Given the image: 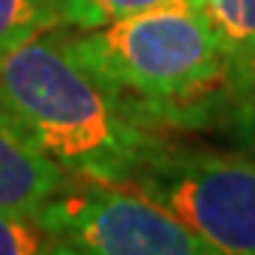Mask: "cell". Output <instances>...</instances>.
<instances>
[{
  "label": "cell",
  "mask_w": 255,
  "mask_h": 255,
  "mask_svg": "<svg viewBox=\"0 0 255 255\" xmlns=\"http://www.w3.org/2000/svg\"><path fill=\"white\" fill-rule=\"evenodd\" d=\"M196 9L227 57L241 114L255 119V0H196Z\"/></svg>",
  "instance_id": "8992f818"
},
{
  "label": "cell",
  "mask_w": 255,
  "mask_h": 255,
  "mask_svg": "<svg viewBox=\"0 0 255 255\" xmlns=\"http://www.w3.org/2000/svg\"><path fill=\"white\" fill-rule=\"evenodd\" d=\"M68 51L150 130L241 117L233 71L196 6H164L111 26L68 34Z\"/></svg>",
  "instance_id": "7a4b0ae2"
},
{
  "label": "cell",
  "mask_w": 255,
  "mask_h": 255,
  "mask_svg": "<svg viewBox=\"0 0 255 255\" xmlns=\"http://www.w3.org/2000/svg\"><path fill=\"white\" fill-rule=\"evenodd\" d=\"M57 26L46 0H0V57Z\"/></svg>",
  "instance_id": "ba28073f"
},
{
  "label": "cell",
  "mask_w": 255,
  "mask_h": 255,
  "mask_svg": "<svg viewBox=\"0 0 255 255\" xmlns=\"http://www.w3.org/2000/svg\"><path fill=\"white\" fill-rule=\"evenodd\" d=\"M0 114L74 182L128 187L162 150L48 28L0 57Z\"/></svg>",
  "instance_id": "6da1fadb"
},
{
  "label": "cell",
  "mask_w": 255,
  "mask_h": 255,
  "mask_svg": "<svg viewBox=\"0 0 255 255\" xmlns=\"http://www.w3.org/2000/svg\"><path fill=\"white\" fill-rule=\"evenodd\" d=\"M164 6H196V0H57V17L60 26L91 31Z\"/></svg>",
  "instance_id": "52a82bcc"
},
{
  "label": "cell",
  "mask_w": 255,
  "mask_h": 255,
  "mask_svg": "<svg viewBox=\"0 0 255 255\" xmlns=\"http://www.w3.org/2000/svg\"><path fill=\"white\" fill-rule=\"evenodd\" d=\"M40 219L57 241L85 255H219L170 210L117 184L74 182Z\"/></svg>",
  "instance_id": "277c9868"
},
{
  "label": "cell",
  "mask_w": 255,
  "mask_h": 255,
  "mask_svg": "<svg viewBox=\"0 0 255 255\" xmlns=\"http://www.w3.org/2000/svg\"><path fill=\"white\" fill-rule=\"evenodd\" d=\"M57 238L31 210H0V255H46Z\"/></svg>",
  "instance_id": "9c48e42d"
},
{
  "label": "cell",
  "mask_w": 255,
  "mask_h": 255,
  "mask_svg": "<svg viewBox=\"0 0 255 255\" xmlns=\"http://www.w3.org/2000/svg\"><path fill=\"white\" fill-rule=\"evenodd\" d=\"M46 255H85V253H80L77 247L65 244V241H54V244L46 250Z\"/></svg>",
  "instance_id": "30bf717a"
},
{
  "label": "cell",
  "mask_w": 255,
  "mask_h": 255,
  "mask_svg": "<svg viewBox=\"0 0 255 255\" xmlns=\"http://www.w3.org/2000/svg\"><path fill=\"white\" fill-rule=\"evenodd\" d=\"M46 3H48V9L54 11V17H57V0H46ZM57 23H60V17H57Z\"/></svg>",
  "instance_id": "8fae6325"
},
{
  "label": "cell",
  "mask_w": 255,
  "mask_h": 255,
  "mask_svg": "<svg viewBox=\"0 0 255 255\" xmlns=\"http://www.w3.org/2000/svg\"><path fill=\"white\" fill-rule=\"evenodd\" d=\"M219 255H255V159L164 145L128 184Z\"/></svg>",
  "instance_id": "3957f363"
},
{
  "label": "cell",
  "mask_w": 255,
  "mask_h": 255,
  "mask_svg": "<svg viewBox=\"0 0 255 255\" xmlns=\"http://www.w3.org/2000/svg\"><path fill=\"white\" fill-rule=\"evenodd\" d=\"M71 184V176L40 153L0 114V210L40 213Z\"/></svg>",
  "instance_id": "5b68a950"
}]
</instances>
